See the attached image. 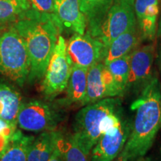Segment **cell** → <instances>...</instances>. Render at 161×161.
<instances>
[{
	"instance_id": "cell-15",
	"label": "cell",
	"mask_w": 161,
	"mask_h": 161,
	"mask_svg": "<svg viewBox=\"0 0 161 161\" xmlns=\"http://www.w3.org/2000/svg\"><path fill=\"white\" fill-rule=\"evenodd\" d=\"M22 104V96L17 90L0 80V118L17 125V118Z\"/></svg>"
},
{
	"instance_id": "cell-21",
	"label": "cell",
	"mask_w": 161,
	"mask_h": 161,
	"mask_svg": "<svg viewBox=\"0 0 161 161\" xmlns=\"http://www.w3.org/2000/svg\"><path fill=\"white\" fill-rule=\"evenodd\" d=\"M130 54L116 58L109 63L104 64L114 77L119 89L122 92V96L125 93L126 86L129 76Z\"/></svg>"
},
{
	"instance_id": "cell-11",
	"label": "cell",
	"mask_w": 161,
	"mask_h": 161,
	"mask_svg": "<svg viewBox=\"0 0 161 161\" xmlns=\"http://www.w3.org/2000/svg\"><path fill=\"white\" fill-rule=\"evenodd\" d=\"M55 14L64 29L84 35L86 22L80 8L79 0H53Z\"/></svg>"
},
{
	"instance_id": "cell-19",
	"label": "cell",
	"mask_w": 161,
	"mask_h": 161,
	"mask_svg": "<svg viewBox=\"0 0 161 161\" xmlns=\"http://www.w3.org/2000/svg\"><path fill=\"white\" fill-rule=\"evenodd\" d=\"M29 9L28 0H0V25L14 23Z\"/></svg>"
},
{
	"instance_id": "cell-9",
	"label": "cell",
	"mask_w": 161,
	"mask_h": 161,
	"mask_svg": "<svg viewBox=\"0 0 161 161\" xmlns=\"http://www.w3.org/2000/svg\"><path fill=\"white\" fill-rule=\"evenodd\" d=\"M66 52L72 65L89 69L104 61L107 49L102 42L89 34H75L66 43Z\"/></svg>"
},
{
	"instance_id": "cell-27",
	"label": "cell",
	"mask_w": 161,
	"mask_h": 161,
	"mask_svg": "<svg viewBox=\"0 0 161 161\" xmlns=\"http://www.w3.org/2000/svg\"><path fill=\"white\" fill-rule=\"evenodd\" d=\"M48 161H64L63 155H62L58 146H56L55 150H54L53 153L52 154L51 157H50Z\"/></svg>"
},
{
	"instance_id": "cell-17",
	"label": "cell",
	"mask_w": 161,
	"mask_h": 161,
	"mask_svg": "<svg viewBox=\"0 0 161 161\" xmlns=\"http://www.w3.org/2000/svg\"><path fill=\"white\" fill-rule=\"evenodd\" d=\"M61 134L58 130H48L34 139L28 151L27 161L49 160Z\"/></svg>"
},
{
	"instance_id": "cell-12",
	"label": "cell",
	"mask_w": 161,
	"mask_h": 161,
	"mask_svg": "<svg viewBox=\"0 0 161 161\" xmlns=\"http://www.w3.org/2000/svg\"><path fill=\"white\" fill-rule=\"evenodd\" d=\"M104 64L98 62L88 69L86 92L81 105L94 103L105 98H114L104 72Z\"/></svg>"
},
{
	"instance_id": "cell-10",
	"label": "cell",
	"mask_w": 161,
	"mask_h": 161,
	"mask_svg": "<svg viewBox=\"0 0 161 161\" xmlns=\"http://www.w3.org/2000/svg\"><path fill=\"white\" fill-rule=\"evenodd\" d=\"M131 130V123L122 119L116 127L104 133L91 150V161H112L123 150Z\"/></svg>"
},
{
	"instance_id": "cell-8",
	"label": "cell",
	"mask_w": 161,
	"mask_h": 161,
	"mask_svg": "<svg viewBox=\"0 0 161 161\" xmlns=\"http://www.w3.org/2000/svg\"><path fill=\"white\" fill-rule=\"evenodd\" d=\"M155 50V44L152 43L136 48L131 52L125 93L140 94L152 79L155 73L153 72Z\"/></svg>"
},
{
	"instance_id": "cell-14",
	"label": "cell",
	"mask_w": 161,
	"mask_h": 161,
	"mask_svg": "<svg viewBox=\"0 0 161 161\" xmlns=\"http://www.w3.org/2000/svg\"><path fill=\"white\" fill-rule=\"evenodd\" d=\"M86 22L87 32L95 37L114 0H79Z\"/></svg>"
},
{
	"instance_id": "cell-18",
	"label": "cell",
	"mask_w": 161,
	"mask_h": 161,
	"mask_svg": "<svg viewBox=\"0 0 161 161\" xmlns=\"http://www.w3.org/2000/svg\"><path fill=\"white\" fill-rule=\"evenodd\" d=\"M34 139V136L25 135L17 129L7 149L0 157V161H27L28 151Z\"/></svg>"
},
{
	"instance_id": "cell-13",
	"label": "cell",
	"mask_w": 161,
	"mask_h": 161,
	"mask_svg": "<svg viewBox=\"0 0 161 161\" xmlns=\"http://www.w3.org/2000/svg\"><path fill=\"white\" fill-rule=\"evenodd\" d=\"M142 40L141 34L137 24L133 25L122 35L115 38L107 48L104 64L109 63L116 58L129 55L134 51L140 40Z\"/></svg>"
},
{
	"instance_id": "cell-6",
	"label": "cell",
	"mask_w": 161,
	"mask_h": 161,
	"mask_svg": "<svg viewBox=\"0 0 161 161\" xmlns=\"http://www.w3.org/2000/svg\"><path fill=\"white\" fill-rule=\"evenodd\" d=\"M62 121V114L55 106L43 101L34 99L23 103L17 118L20 129L40 132L54 130Z\"/></svg>"
},
{
	"instance_id": "cell-3",
	"label": "cell",
	"mask_w": 161,
	"mask_h": 161,
	"mask_svg": "<svg viewBox=\"0 0 161 161\" xmlns=\"http://www.w3.org/2000/svg\"><path fill=\"white\" fill-rule=\"evenodd\" d=\"M121 111L119 98H105L94 103L86 104L76 114L74 123V137L86 154L102 135V126L107 116Z\"/></svg>"
},
{
	"instance_id": "cell-29",
	"label": "cell",
	"mask_w": 161,
	"mask_h": 161,
	"mask_svg": "<svg viewBox=\"0 0 161 161\" xmlns=\"http://www.w3.org/2000/svg\"><path fill=\"white\" fill-rule=\"evenodd\" d=\"M136 161H151L149 158H144V157H141V158L136 159Z\"/></svg>"
},
{
	"instance_id": "cell-2",
	"label": "cell",
	"mask_w": 161,
	"mask_h": 161,
	"mask_svg": "<svg viewBox=\"0 0 161 161\" xmlns=\"http://www.w3.org/2000/svg\"><path fill=\"white\" fill-rule=\"evenodd\" d=\"M135 117L123 152L128 160L143 157L161 128V85L154 73L152 79L131 104Z\"/></svg>"
},
{
	"instance_id": "cell-22",
	"label": "cell",
	"mask_w": 161,
	"mask_h": 161,
	"mask_svg": "<svg viewBox=\"0 0 161 161\" xmlns=\"http://www.w3.org/2000/svg\"><path fill=\"white\" fill-rule=\"evenodd\" d=\"M159 14V4L148 6L142 17L137 22L142 40L152 41L156 35L157 20Z\"/></svg>"
},
{
	"instance_id": "cell-28",
	"label": "cell",
	"mask_w": 161,
	"mask_h": 161,
	"mask_svg": "<svg viewBox=\"0 0 161 161\" xmlns=\"http://www.w3.org/2000/svg\"><path fill=\"white\" fill-rule=\"evenodd\" d=\"M112 161H129V160H128V159L125 155V153L122 151L120 154Z\"/></svg>"
},
{
	"instance_id": "cell-26",
	"label": "cell",
	"mask_w": 161,
	"mask_h": 161,
	"mask_svg": "<svg viewBox=\"0 0 161 161\" xmlns=\"http://www.w3.org/2000/svg\"><path fill=\"white\" fill-rule=\"evenodd\" d=\"M11 140L5 137V136L0 134V157H1L8 147Z\"/></svg>"
},
{
	"instance_id": "cell-4",
	"label": "cell",
	"mask_w": 161,
	"mask_h": 161,
	"mask_svg": "<svg viewBox=\"0 0 161 161\" xmlns=\"http://www.w3.org/2000/svg\"><path fill=\"white\" fill-rule=\"evenodd\" d=\"M29 72L30 60L23 39L12 24L0 25V74L23 86Z\"/></svg>"
},
{
	"instance_id": "cell-20",
	"label": "cell",
	"mask_w": 161,
	"mask_h": 161,
	"mask_svg": "<svg viewBox=\"0 0 161 161\" xmlns=\"http://www.w3.org/2000/svg\"><path fill=\"white\" fill-rule=\"evenodd\" d=\"M57 146L63 155L64 161H89L90 155L82 149L73 134L65 136L62 134Z\"/></svg>"
},
{
	"instance_id": "cell-23",
	"label": "cell",
	"mask_w": 161,
	"mask_h": 161,
	"mask_svg": "<svg viewBox=\"0 0 161 161\" xmlns=\"http://www.w3.org/2000/svg\"><path fill=\"white\" fill-rule=\"evenodd\" d=\"M30 8L44 14H55L53 0H28Z\"/></svg>"
},
{
	"instance_id": "cell-16",
	"label": "cell",
	"mask_w": 161,
	"mask_h": 161,
	"mask_svg": "<svg viewBox=\"0 0 161 161\" xmlns=\"http://www.w3.org/2000/svg\"><path fill=\"white\" fill-rule=\"evenodd\" d=\"M87 71L86 68L72 65L71 75L66 88V96L59 101L60 105L67 107L75 104L81 105L86 96Z\"/></svg>"
},
{
	"instance_id": "cell-25",
	"label": "cell",
	"mask_w": 161,
	"mask_h": 161,
	"mask_svg": "<svg viewBox=\"0 0 161 161\" xmlns=\"http://www.w3.org/2000/svg\"><path fill=\"white\" fill-rule=\"evenodd\" d=\"M17 130V125H12L0 118V134L11 140L12 136Z\"/></svg>"
},
{
	"instance_id": "cell-1",
	"label": "cell",
	"mask_w": 161,
	"mask_h": 161,
	"mask_svg": "<svg viewBox=\"0 0 161 161\" xmlns=\"http://www.w3.org/2000/svg\"><path fill=\"white\" fill-rule=\"evenodd\" d=\"M25 43L30 60L28 80L43 79L63 27L55 14L30 8L11 23Z\"/></svg>"
},
{
	"instance_id": "cell-7",
	"label": "cell",
	"mask_w": 161,
	"mask_h": 161,
	"mask_svg": "<svg viewBox=\"0 0 161 161\" xmlns=\"http://www.w3.org/2000/svg\"><path fill=\"white\" fill-rule=\"evenodd\" d=\"M136 24L134 0H114L95 38L107 49L115 38Z\"/></svg>"
},
{
	"instance_id": "cell-5",
	"label": "cell",
	"mask_w": 161,
	"mask_h": 161,
	"mask_svg": "<svg viewBox=\"0 0 161 161\" xmlns=\"http://www.w3.org/2000/svg\"><path fill=\"white\" fill-rule=\"evenodd\" d=\"M72 64L66 52V43L61 35L46 68L41 84V92L46 99L52 100L67 86Z\"/></svg>"
},
{
	"instance_id": "cell-30",
	"label": "cell",
	"mask_w": 161,
	"mask_h": 161,
	"mask_svg": "<svg viewBox=\"0 0 161 161\" xmlns=\"http://www.w3.org/2000/svg\"><path fill=\"white\" fill-rule=\"evenodd\" d=\"M159 1H160V0H159Z\"/></svg>"
},
{
	"instance_id": "cell-24",
	"label": "cell",
	"mask_w": 161,
	"mask_h": 161,
	"mask_svg": "<svg viewBox=\"0 0 161 161\" xmlns=\"http://www.w3.org/2000/svg\"><path fill=\"white\" fill-rule=\"evenodd\" d=\"M159 4V0H134V11L136 22L141 19L148 6Z\"/></svg>"
}]
</instances>
